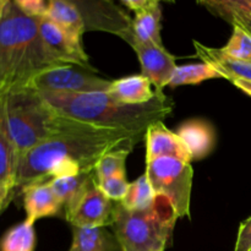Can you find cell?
I'll use <instances>...</instances> for the list:
<instances>
[{"mask_svg": "<svg viewBox=\"0 0 251 251\" xmlns=\"http://www.w3.org/2000/svg\"><path fill=\"white\" fill-rule=\"evenodd\" d=\"M146 131L100 129L85 124L39 144L22 154L15 176V191L60 176L95 171L104 154L119 149L134 150Z\"/></svg>", "mask_w": 251, "mask_h": 251, "instance_id": "1", "label": "cell"}, {"mask_svg": "<svg viewBox=\"0 0 251 251\" xmlns=\"http://www.w3.org/2000/svg\"><path fill=\"white\" fill-rule=\"evenodd\" d=\"M37 92L63 117L100 129L147 131L151 125L163 123L174 108L173 100L164 92H157L153 100L144 104L118 103L107 92Z\"/></svg>", "mask_w": 251, "mask_h": 251, "instance_id": "2", "label": "cell"}, {"mask_svg": "<svg viewBox=\"0 0 251 251\" xmlns=\"http://www.w3.org/2000/svg\"><path fill=\"white\" fill-rule=\"evenodd\" d=\"M59 65L42 41L38 19L25 15L15 0H6L0 17V100Z\"/></svg>", "mask_w": 251, "mask_h": 251, "instance_id": "3", "label": "cell"}, {"mask_svg": "<svg viewBox=\"0 0 251 251\" xmlns=\"http://www.w3.org/2000/svg\"><path fill=\"white\" fill-rule=\"evenodd\" d=\"M0 118L20 157L39 144L83 126L56 113L36 90L19 88L0 100Z\"/></svg>", "mask_w": 251, "mask_h": 251, "instance_id": "4", "label": "cell"}, {"mask_svg": "<svg viewBox=\"0 0 251 251\" xmlns=\"http://www.w3.org/2000/svg\"><path fill=\"white\" fill-rule=\"evenodd\" d=\"M176 220L171 201L157 195L146 210H127L115 202L112 228L124 251H166Z\"/></svg>", "mask_w": 251, "mask_h": 251, "instance_id": "5", "label": "cell"}, {"mask_svg": "<svg viewBox=\"0 0 251 251\" xmlns=\"http://www.w3.org/2000/svg\"><path fill=\"white\" fill-rule=\"evenodd\" d=\"M145 174L154 194L171 201L178 218H190L194 179V169L190 162L172 157H159L146 162Z\"/></svg>", "mask_w": 251, "mask_h": 251, "instance_id": "6", "label": "cell"}, {"mask_svg": "<svg viewBox=\"0 0 251 251\" xmlns=\"http://www.w3.org/2000/svg\"><path fill=\"white\" fill-rule=\"evenodd\" d=\"M110 85L112 81L97 76L95 71L76 65H59L37 75L28 87L36 91L92 93L107 92Z\"/></svg>", "mask_w": 251, "mask_h": 251, "instance_id": "7", "label": "cell"}, {"mask_svg": "<svg viewBox=\"0 0 251 251\" xmlns=\"http://www.w3.org/2000/svg\"><path fill=\"white\" fill-rule=\"evenodd\" d=\"M38 28L47 50L56 63L76 65L96 73L90 64V56L83 49L82 41L70 36L47 17L38 19Z\"/></svg>", "mask_w": 251, "mask_h": 251, "instance_id": "8", "label": "cell"}, {"mask_svg": "<svg viewBox=\"0 0 251 251\" xmlns=\"http://www.w3.org/2000/svg\"><path fill=\"white\" fill-rule=\"evenodd\" d=\"M123 39L129 43L136 53L141 65V75L151 81L157 92H163V88L169 85L178 66L176 58L168 53L164 47L139 42L132 36V29Z\"/></svg>", "mask_w": 251, "mask_h": 251, "instance_id": "9", "label": "cell"}, {"mask_svg": "<svg viewBox=\"0 0 251 251\" xmlns=\"http://www.w3.org/2000/svg\"><path fill=\"white\" fill-rule=\"evenodd\" d=\"M86 31H105L124 38L132 26V19L112 1H76Z\"/></svg>", "mask_w": 251, "mask_h": 251, "instance_id": "10", "label": "cell"}, {"mask_svg": "<svg viewBox=\"0 0 251 251\" xmlns=\"http://www.w3.org/2000/svg\"><path fill=\"white\" fill-rule=\"evenodd\" d=\"M114 207V201L109 200L96 183L83 196L68 222L74 227H112Z\"/></svg>", "mask_w": 251, "mask_h": 251, "instance_id": "11", "label": "cell"}, {"mask_svg": "<svg viewBox=\"0 0 251 251\" xmlns=\"http://www.w3.org/2000/svg\"><path fill=\"white\" fill-rule=\"evenodd\" d=\"M146 162L159 157H172L191 162V156L180 137L169 130L163 123H156L147 129L145 135Z\"/></svg>", "mask_w": 251, "mask_h": 251, "instance_id": "12", "label": "cell"}, {"mask_svg": "<svg viewBox=\"0 0 251 251\" xmlns=\"http://www.w3.org/2000/svg\"><path fill=\"white\" fill-rule=\"evenodd\" d=\"M48 183L63 205L64 216L68 221L75 212L78 203L81 202L86 193L90 190L91 186L97 183V176L93 171L81 173L78 176L54 178Z\"/></svg>", "mask_w": 251, "mask_h": 251, "instance_id": "13", "label": "cell"}, {"mask_svg": "<svg viewBox=\"0 0 251 251\" xmlns=\"http://www.w3.org/2000/svg\"><path fill=\"white\" fill-rule=\"evenodd\" d=\"M176 135L188 149L191 161L206 158L216 147L215 127L203 119L186 120L179 126Z\"/></svg>", "mask_w": 251, "mask_h": 251, "instance_id": "14", "label": "cell"}, {"mask_svg": "<svg viewBox=\"0 0 251 251\" xmlns=\"http://www.w3.org/2000/svg\"><path fill=\"white\" fill-rule=\"evenodd\" d=\"M21 194L26 218L33 223L41 218L60 215L63 211V205L48 181L27 186L21 190Z\"/></svg>", "mask_w": 251, "mask_h": 251, "instance_id": "15", "label": "cell"}, {"mask_svg": "<svg viewBox=\"0 0 251 251\" xmlns=\"http://www.w3.org/2000/svg\"><path fill=\"white\" fill-rule=\"evenodd\" d=\"M194 47L202 63L210 64L222 75L223 78L229 80L230 82L234 80L251 82V63L235 60L226 55L221 48H211L200 42L194 41Z\"/></svg>", "mask_w": 251, "mask_h": 251, "instance_id": "16", "label": "cell"}, {"mask_svg": "<svg viewBox=\"0 0 251 251\" xmlns=\"http://www.w3.org/2000/svg\"><path fill=\"white\" fill-rule=\"evenodd\" d=\"M108 95L123 104H144L157 96L151 81L144 75H131L112 81Z\"/></svg>", "mask_w": 251, "mask_h": 251, "instance_id": "17", "label": "cell"}, {"mask_svg": "<svg viewBox=\"0 0 251 251\" xmlns=\"http://www.w3.org/2000/svg\"><path fill=\"white\" fill-rule=\"evenodd\" d=\"M69 251H124L119 240L107 227H74Z\"/></svg>", "mask_w": 251, "mask_h": 251, "instance_id": "18", "label": "cell"}, {"mask_svg": "<svg viewBox=\"0 0 251 251\" xmlns=\"http://www.w3.org/2000/svg\"><path fill=\"white\" fill-rule=\"evenodd\" d=\"M132 36L142 43H152L163 47L161 37L162 29V9L157 0L141 11L136 12L132 19Z\"/></svg>", "mask_w": 251, "mask_h": 251, "instance_id": "19", "label": "cell"}, {"mask_svg": "<svg viewBox=\"0 0 251 251\" xmlns=\"http://www.w3.org/2000/svg\"><path fill=\"white\" fill-rule=\"evenodd\" d=\"M47 19L80 41L86 32L85 21L74 0H50Z\"/></svg>", "mask_w": 251, "mask_h": 251, "instance_id": "20", "label": "cell"}, {"mask_svg": "<svg viewBox=\"0 0 251 251\" xmlns=\"http://www.w3.org/2000/svg\"><path fill=\"white\" fill-rule=\"evenodd\" d=\"M201 5L222 17L233 26H239L251 34V11L244 0H223V1H202Z\"/></svg>", "mask_w": 251, "mask_h": 251, "instance_id": "21", "label": "cell"}, {"mask_svg": "<svg viewBox=\"0 0 251 251\" xmlns=\"http://www.w3.org/2000/svg\"><path fill=\"white\" fill-rule=\"evenodd\" d=\"M34 223L27 218L9 228L0 238V251H34Z\"/></svg>", "mask_w": 251, "mask_h": 251, "instance_id": "22", "label": "cell"}, {"mask_svg": "<svg viewBox=\"0 0 251 251\" xmlns=\"http://www.w3.org/2000/svg\"><path fill=\"white\" fill-rule=\"evenodd\" d=\"M212 78H223L222 75L215 68L206 63L186 64V65L176 66L173 74L169 87L176 88L184 85H198L202 81L212 80Z\"/></svg>", "mask_w": 251, "mask_h": 251, "instance_id": "23", "label": "cell"}, {"mask_svg": "<svg viewBox=\"0 0 251 251\" xmlns=\"http://www.w3.org/2000/svg\"><path fill=\"white\" fill-rule=\"evenodd\" d=\"M156 196L146 174H144L135 181L130 183L126 196L120 203L127 210H146L150 206H152V203L156 200Z\"/></svg>", "mask_w": 251, "mask_h": 251, "instance_id": "24", "label": "cell"}, {"mask_svg": "<svg viewBox=\"0 0 251 251\" xmlns=\"http://www.w3.org/2000/svg\"><path fill=\"white\" fill-rule=\"evenodd\" d=\"M19 156L0 118V183H15Z\"/></svg>", "mask_w": 251, "mask_h": 251, "instance_id": "25", "label": "cell"}, {"mask_svg": "<svg viewBox=\"0 0 251 251\" xmlns=\"http://www.w3.org/2000/svg\"><path fill=\"white\" fill-rule=\"evenodd\" d=\"M132 150L119 149L104 154L95 168L97 181L113 176H126V159Z\"/></svg>", "mask_w": 251, "mask_h": 251, "instance_id": "26", "label": "cell"}, {"mask_svg": "<svg viewBox=\"0 0 251 251\" xmlns=\"http://www.w3.org/2000/svg\"><path fill=\"white\" fill-rule=\"evenodd\" d=\"M221 50L235 60L251 63V34L239 26H233L229 41Z\"/></svg>", "mask_w": 251, "mask_h": 251, "instance_id": "27", "label": "cell"}, {"mask_svg": "<svg viewBox=\"0 0 251 251\" xmlns=\"http://www.w3.org/2000/svg\"><path fill=\"white\" fill-rule=\"evenodd\" d=\"M97 183L102 193L114 202H122L124 200L130 186V183L126 180L125 176H113L102 179Z\"/></svg>", "mask_w": 251, "mask_h": 251, "instance_id": "28", "label": "cell"}, {"mask_svg": "<svg viewBox=\"0 0 251 251\" xmlns=\"http://www.w3.org/2000/svg\"><path fill=\"white\" fill-rule=\"evenodd\" d=\"M25 15L33 19H43L48 14L49 1L46 0H15Z\"/></svg>", "mask_w": 251, "mask_h": 251, "instance_id": "29", "label": "cell"}, {"mask_svg": "<svg viewBox=\"0 0 251 251\" xmlns=\"http://www.w3.org/2000/svg\"><path fill=\"white\" fill-rule=\"evenodd\" d=\"M234 251H251V216L240 223Z\"/></svg>", "mask_w": 251, "mask_h": 251, "instance_id": "30", "label": "cell"}, {"mask_svg": "<svg viewBox=\"0 0 251 251\" xmlns=\"http://www.w3.org/2000/svg\"><path fill=\"white\" fill-rule=\"evenodd\" d=\"M15 196V183L6 181V183H0V203L7 202L12 200Z\"/></svg>", "mask_w": 251, "mask_h": 251, "instance_id": "31", "label": "cell"}, {"mask_svg": "<svg viewBox=\"0 0 251 251\" xmlns=\"http://www.w3.org/2000/svg\"><path fill=\"white\" fill-rule=\"evenodd\" d=\"M152 0H123V5L126 6L129 10L135 11V14L141 10H144L145 7L149 6L151 4Z\"/></svg>", "mask_w": 251, "mask_h": 251, "instance_id": "32", "label": "cell"}, {"mask_svg": "<svg viewBox=\"0 0 251 251\" xmlns=\"http://www.w3.org/2000/svg\"><path fill=\"white\" fill-rule=\"evenodd\" d=\"M233 85L237 88H239L240 91H243L244 93H247L248 96L251 97V82L250 81H243V80H234L232 81Z\"/></svg>", "mask_w": 251, "mask_h": 251, "instance_id": "33", "label": "cell"}, {"mask_svg": "<svg viewBox=\"0 0 251 251\" xmlns=\"http://www.w3.org/2000/svg\"><path fill=\"white\" fill-rule=\"evenodd\" d=\"M244 2H245V5H247L248 9L251 11V0H244Z\"/></svg>", "mask_w": 251, "mask_h": 251, "instance_id": "34", "label": "cell"}, {"mask_svg": "<svg viewBox=\"0 0 251 251\" xmlns=\"http://www.w3.org/2000/svg\"><path fill=\"white\" fill-rule=\"evenodd\" d=\"M6 205H7V202H4V203H0V212H1L2 210H4L5 207H6Z\"/></svg>", "mask_w": 251, "mask_h": 251, "instance_id": "35", "label": "cell"}]
</instances>
